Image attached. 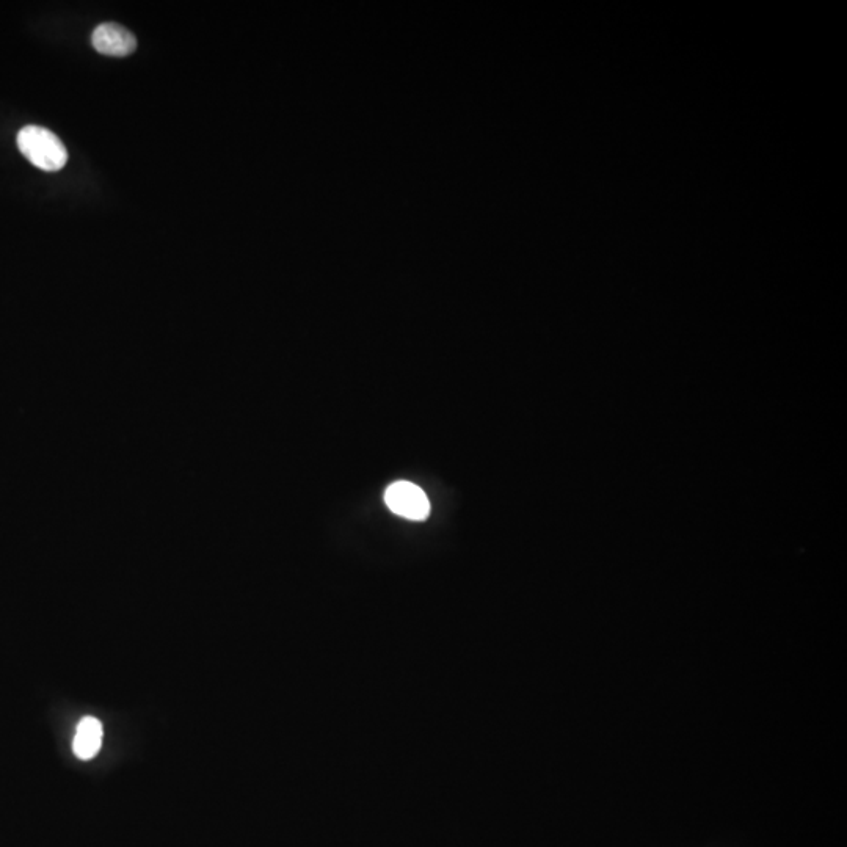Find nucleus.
<instances>
[{"label":"nucleus","instance_id":"nucleus-3","mask_svg":"<svg viewBox=\"0 0 847 847\" xmlns=\"http://www.w3.org/2000/svg\"><path fill=\"white\" fill-rule=\"evenodd\" d=\"M91 44L96 51L110 57H128L137 49V40L132 32L115 22L99 24L93 30Z\"/></svg>","mask_w":847,"mask_h":847},{"label":"nucleus","instance_id":"nucleus-1","mask_svg":"<svg viewBox=\"0 0 847 847\" xmlns=\"http://www.w3.org/2000/svg\"><path fill=\"white\" fill-rule=\"evenodd\" d=\"M18 148L30 164L44 171L62 170L68 160L62 140L40 126H26L18 134Z\"/></svg>","mask_w":847,"mask_h":847},{"label":"nucleus","instance_id":"nucleus-2","mask_svg":"<svg viewBox=\"0 0 847 847\" xmlns=\"http://www.w3.org/2000/svg\"><path fill=\"white\" fill-rule=\"evenodd\" d=\"M386 506L400 517L422 521L429 517L430 504L426 493L410 482H396L386 490Z\"/></svg>","mask_w":847,"mask_h":847},{"label":"nucleus","instance_id":"nucleus-4","mask_svg":"<svg viewBox=\"0 0 847 847\" xmlns=\"http://www.w3.org/2000/svg\"><path fill=\"white\" fill-rule=\"evenodd\" d=\"M104 738L102 724L96 717L87 716L77 724L73 752L79 760L88 761L98 755Z\"/></svg>","mask_w":847,"mask_h":847}]
</instances>
